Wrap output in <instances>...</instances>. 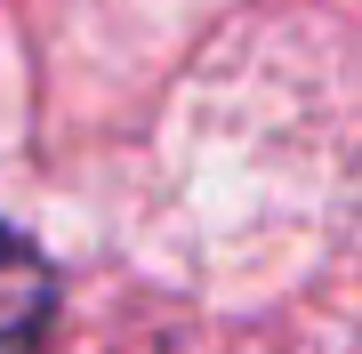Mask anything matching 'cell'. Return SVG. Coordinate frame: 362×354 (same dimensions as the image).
Returning a JSON list of instances; mask_svg holds the SVG:
<instances>
[{"label": "cell", "mask_w": 362, "mask_h": 354, "mask_svg": "<svg viewBox=\"0 0 362 354\" xmlns=\"http://www.w3.org/2000/svg\"><path fill=\"white\" fill-rule=\"evenodd\" d=\"M49 298H57V282H49V266H40V249L16 234V225H0V354L40 338Z\"/></svg>", "instance_id": "cell-1"}]
</instances>
